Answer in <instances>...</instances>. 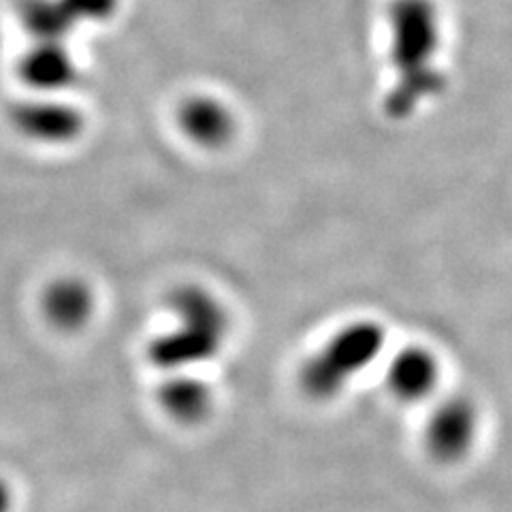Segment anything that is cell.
Here are the masks:
<instances>
[{"instance_id":"obj_8","label":"cell","mask_w":512,"mask_h":512,"mask_svg":"<svg viewBox=\"0 0 512 512\" xmlns=\"http://www.w3.org/2000/svg\"><path fill=\"white\" fill-rule=\"evenodd\" d=\"M178 124L186 139L205 150H220L229 146L237 133L233 109L216 96H190L178 111Z\"/></svg>"},{"instance_id":"obj_6","label":"cell","mask_w":512,"mask_h":512,"mask_svg":"<svg viewBox=\"0 0 512 512\" xmlns=\"http://www.w3.org/2000/svg\"><path fill=\"white\" fill-rule=\"evenodd\" d=\"M444 378V365L438 352L423 344L410 342L399 346L382 361V382L387 393L399 404H431L438 397Z\"/></svg>"},{"instance_id":"obj_9","label":"cell","mask_w":512,"mask_h":512,"mask_svg":"<svg viewBox=\"0 0 512 512\" xmlns=\"http://www.w3.org/2000/svg\"><path fill=\"white\" fill-rule=\"evenodd\" d=\"M18 73L28 88L52 94L71 88L79 77V67L69 45L30 43L18 62Z\"/></svg>"},{"instance_id":"obj_2","label":"cell","mask_w":512,"mask_h":512,"mask_svg":"<svg viewBox=\"0 0 512 512\" xmlns=\"http://www.w3.org/2000/svg\"><path fill=\"white\" fill-rule=\"evenodd\" d=\"M389 352V331L370 316L350 318L335 327L297 370L299 391L314 404H333L384 361Z\"/></svg>"},{"instance_id":"obj_11","label":"cell","mask_w":512,"mask_h":512,"mask_svg":"<svg viewBox=\"0 0 512 512\" xmlns=\"http://www.w3.org/2000/svg\"><path fill=\"white\" fill-rule=\"evenodd\" d=\"M160 399L165 408L182 421H199L212 408V389L201 378L195 376H171L163 389H160Z\"/></svg>"},{"instance_id":"obj_1","label":"cell","mask_w":512,"mask_h":512,"mask_svg":"<svg viewBox=\"0 0 512 512\" xmlns=\"http://www.w3.org/2000/svg\"><path fill=\"white\" fill-rule=\"evenodd\" d=\"M389 86L382 111L391 122H408L446 90L442 64L444 18L436 0H389L384 7Z\"/></svg>"},{"instance_id":"obj_7","label":"cell","mask_w":512,"mask_h":512,"mask_svg":"<svg viewBox=\"0 0 512 512\" xmlns=\"http://www.w3.org/2000/svg\"><path fill=\"white\" fill-rule=\"evenodd\" d=\"M13 126L30 141L43 146H64L82 135L86 120L77 107L56 99H32L15 105Z\"/></svg>"},{"instance_id":"obj_3","label":"cell","mask_w":512,"mask_h":512,"mask_svg":"<svg viewBox=\"0 0 512 512\" xmlns=\"http://www.w3.org/2000/svg\"><path fill=\"white\" fill-rule=\"evenodd\" d=\"M173 327L150 344V361L160 370L184 376V370L214 361L231 333L224 303L203 286L186 284L171 295Z\"/></svg>"},{"instance_id":"obj_10","label":"cell","mask_w":512,"mask_h":512,"mask_svg":"<svg viewBox=\"0 0 512 512\" xmlns=\"http://www.w3.org/2000/svg\"><path fill=\"white\" fill-rule=\"evenodd\" d=\"M43 312L58 329L75 331L90 320L94 312V295L86 282L77 278H62L45 291Z\"/></svg>"},{"instance_id":"obj_4","label":"cell","mask_w":512,"mask_h":512,"mask_svg":"<svg viewBox=\"0 0 512 512\" xmlns=\"http://www.w3.org/2000/svg\"><path fill=\"white\" fill-rule=\"evenodd\" d=\"M483 431V410L470 393H444L431 402L421 444L438 466L451 468L466 461L478 446Z\"/></svg>"},{"instance_id":"obj_12","label":"cell","mask_w":512,"mask_h":512,"mask_svg":"<svg viewBox=\"0 0 512 512\" xmlns=\"http://www.w3.org/2000/svg\"><path fill=\"white\" fill-rule=\"evenodd\" d=\"M7 506H9V495L3 487V483H0V512H7Z\"/></svg>"},{"instance_id":"obj_5","label":"cell","mask_w":512,"mask_h":512,"mask_svg":"<svg viewBox=\"0 0 512 512\" xmlns=\"http://www.w3.org/2000/svg\"><path fill=\"white\" fill-rule=\"evenodd\" d=\"M120 0H22L18 7L20 24L30 43H60L79 28L114 18Z\"/></svg>"}]
</instances>
